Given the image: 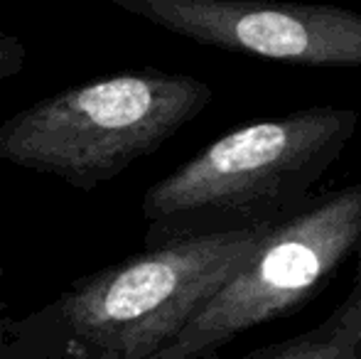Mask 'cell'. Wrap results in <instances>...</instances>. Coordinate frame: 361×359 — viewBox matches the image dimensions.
Wrapping results in <instances>:
<instances>
[{"label": "cell", "mask_w": 361, "mask_h": 359, "mask_svg": "<svg viewBox=\"0 0 361 359\" xmlns=\"http://www.w3.org/2000/svg\"><path fill=\"white\" fill-rule=\"evenodd\" d=\"M357 126V111L312 106L224 133L145 192L147 246L261 229L298 214Z\"/></svg>", "instance_id": "1"}, {"label": "cell", "mask_w": 361, "mask_h": 359, "mask_svg": "<svg viewBox=\"0 0 361 359\" xmlns=\"http://www.w3.org/2000/svg\"><path fill=\"white\" fill-rule=\"evenodd\" d=\"M214 99L207 82L157 69L91 79L0 123V160L94 190L155 153Z\"/></svg>", "instance_id": "2"}, {"label": "cell", "mask_w": 361, "mask_h": 359, "mask_svg": "<svg viewBox=\"0 0 361 359\" xmlns=\"http://www.w3.org/2000/svg\"><path fill=\"white\" fill-rule=\"evenodd\" d=\"M268 229L150 246L79 281L47 310L62 342L49 359H152L241 269Z\"/></svg>", "instance_id": "3"}, {"label": "cell", "mask_w": 361, "mask_h": 359, "mask_svg": "<svg viewBox=\"0 0 361 359\" xmlns=\"http://www.w3.org/2000/svg\"><path fill=\"white\" fill-rule=\"evenodd\" d=\"M361 244V182L319 195L273 224L243 266L152 359H212L241 332L314 298Z\"/></svg>", "instance_id": "4"}, {"label": "cell", "mask_w": 361, "mask_h": 359, "mask_svg": "<svg viewBox=\"0 0 361 359\" xmlns=\"http://www.w3.org/2000/svg\"><path fill=\"white\" fill-rule=\"evenodd\" d=\"M197 44L266 62L361 69V13L298 0H109Z\"/></svg>", "instance_id": "5"}, {"label": "cell", "mask_w": 361, "mask_h": 359, "mask_svg": "<svg viewBox=\"0 0 361 359\" xmlns=\"http://www.w3.org/2000/svg\"><path fill=\"white\" fill-rule=\"evenodd\" d=\"M357 355L359 350L339 342L332 327L322 322L319 327L305 332V335H298L293 340L278 342V345L271 347H261V350L241 359H357Z\"/></svg>", "instance_id": "6"}, {"label": "cell", "mask_w": 361, "mask_h": 359, "mask_svg": "<svg viewBox=\"0 0 361 359\" xmlns=\"http://www.w3.org/2000/svg\"><path fill=\"white\" fill-rule=\"evenodd\" d=\"M327 325L334 330L339 342L354 347V350H361V283L357 286V291L332 312Z\"/></svg>", "instance_id": "7"}, {"label": "cell", "mask_w": 361, "mask_h": 359, "mask_svg": "<svg viewBox=\"0 0 361 359\" xmlns=\"http://www.w3.org/2000/svg\"><path fill=\"white\" fill-rule=\"evenodd\" d=\"M25 59H27V49H25L23 39L0 32V82L18 74L25 67Z\"/></svg>", "instance_id": "8"}, {"label": "cell", "mask_w": 361, "mask_h": 359, "mask_svg": "<svg viewBox=\"0 0 361 359\" xmlns=\"http://www.w3.org/2000/svg\"><path fill=\"white\" fill-rule=\"evenodd\" d=\"M357 359H361V350H359V355H357Z\"/></svg>", "instance_id": "9"}, {"label": "cell", "mask_w": 361, "mask_h": 359, "mask_svg": "<svg viewBox=\"0 0 361 359\" xmlns=\"http://www.w3.org/2000/svg\"><path fill=\"white\" fill-rule=\"evenodd\" d=\"M0 278H3V269H0Z\"/></svg>", "instance_id": "10"}]
</instances>
